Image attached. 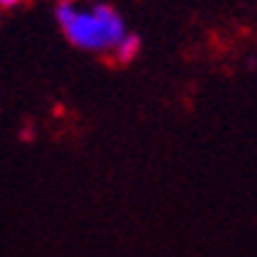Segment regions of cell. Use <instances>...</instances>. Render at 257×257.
I'll list each match as a JSON object with an SVG mask.
<instances>
[{"label": "cell", "instance_id": "obj_1", "mask_svg": "<svg viewBox=\"0 0 257 257\" xmlns=\"http://www.w3.org/2000/svg\"><path fill=\"white\" fill-rule=\"evenodd\" d=\"M54 21L75 49L90 54H111L128 34L123 16L111 3L82 6L77 0H59L54 6Z\"/></svg>", "mask_w": 257, "mask_h": 257}, {"label": "cell", "instance_id": "obj_2", "mask_svg": "<svg viewBox=\"0 0 257 257\" xmlns=\"http://www.w3.org/2000/svg\"><path fill=\"white\" fill-rule=\"evenodd\" d=\"M142 52V36L139 34H132L128 31L121 41H118V47L111 52V57L118 62V64H128V62H134Z\"/></svg>", "mask_w": 257, "mask_h": 257}, {"label": "cell", "instance_id": "obj_3", "mask_svg": "<svg viewBox=\"0 0 257 257\" xmlns=\"http://www.w3.org/2000/svg\"><path fill=\"white\" fill-rule=\"evenodd\" d=\"M18 3H21V0H0V8H3V11H13Z\"/></svg>", "mask_w": 257, "mask_h": 257}]
</instances>
